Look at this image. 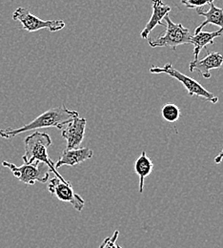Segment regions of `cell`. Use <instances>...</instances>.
<instances>
[{"label":"cell","mask_w":223,"mask_h":248,"mask_svg":"<svg viewBox=\"0 0 223 248\" xmlns=\"http://www.w3.org/2000/svg\"><path fill=\"white\" fill-rule=\"evenodd\" d=\"M25 154L22 156L24 163L39 161L45 163L50 170L61 181L66 182L63 177L58 172L54 161L48 155V148L52 145V140L46 133L34 132L24 140Z\"/></svg>","instance_id":"7a4b0ae2"},{"label":"cell","mask_w":223,"mask_h":248,"mask_svg":"<svg viewBox=\"0 0 223 248\" xmlns=\"http://www.w3.org/2000/svg\"><path fill=\"white\" fill-rule=\"evenodd\" d=\"M150 73H152V74H166V75L176 78L184 86L187 93L191 96L202 97L203 99H205L209 102H212V103L219 102V97L217 95H215L214 93L206 90L195 79L192 78L190 77H188V76L180 73L177 69H175L171 63H166L163 67L152 66L150 68Z\"/></svg>","instance_id":"277c9868"},{"label":"cell","mask_w":223,"mask_h":248,"mask_svg":"<svg viewBox=\"0 0 223 248\" xmlns=\"http://www.w3.org/2000/svg\"><path fill=\"white\" fill-rule=\"evenodd\" d=\"M223 160V149L222 150V152L219 154V155H217L216 157H215V162L217 163V164H219V163H221L222 161Z\"/></svg>","instance_id":"ac0fdd59"},{"label":"cell","mask_w":223,"mask_h":248,"mask_svg":"<svg viewBox=\"0 0 223 248\" xmlns=\"http://www.w3.org/2000/svg\"><path fill=\"white\" fill-rule=\"evenodd\" d=\"M161 116L167 123L174 124L180 118L179 107L174 103H166L161 108Z\"/></svg>","instance_id":"9a60e30c"},{"label":"cell","mask_w":223,"mask_h":248,"mask_svg":"<svg viewBox=\"0 0 223 248\" xmlns=\"http://www.w3.org/2000/svg\"><path fill=\"white\" fill-rule=\"evenodd\" d=\"M78 117V112L69 110L65 105H62L60 107L49 109L48 111L39 115L32 122L25 124L22 127L0 129V137L3 139H12L25 132L50 127H56L61 130L66 124H69L70 122Z\"/></svg>","instance_id":"6da1fadb"},{"label":"cell","mask_w":223,"mask_h":248,"mask_svg":"<svg viewBox=\"0 0 223 248\" xmlns=\"http://www.w3.org/2000/svg\"><path fill=\"white\" fill-rule=\"evenodd\" d=\"M2 165L8 168L19 182L29 186H33L37 182L46 184L49 180L50 172H52L45 163L39 161L16 166L15 164L5 160L2 162Z\"/></svg>","instance_id":"5b68a950"},{"label":"cell","mask_w":223,"mask_h":248,"mask_svg":"<svg viewBox=\"0 0 223 248\" xmlns=\"http://www.w3.org/2000/svg\"><path fill=\"white\" fill-rule=\"evenodd\" d=\"M152 8L153 13L151 18L140 33L143 39H148L151 31L158 25H162L165 27V23H162V19L171 12V8L162 0H152Z\"/></svg>","instance_id":"30bf717a"},{"label":"cell","mask_w":223,"mask_h":248,"mask_svg":"<svg viewBox=\"0 0 223 248\" xmlns=\"http://www.w3.org/2000/svg\"><path fill=\"white\" fill-rule=\"evenodd\" d=\"M166 31L157 37L148 38L149 45L152 48L169 47L174 51L178 46L183 44H191L192 34L188 28H185L181 23H174L167 15L165 17Z\"/></svg>","instance_id":"3957f363"},{"label":"cell","mask_w":223,"mask_h":248,"mask_svg":"<svg viewBox=\"0 0 223 248\" xmlns=\"http://www.w3.org/2000/svg\"><path fill=\"white\" fill-rule=\"evenodd\" d=\"M94 156V152L90 148H76V149H66L62 152L58 162L55 164L56 168L61 166H75Z\"/></svg>","instance_id":"8fae6325"},{"label":"cell","mask_w":223,"mask_h":248,"mask_svg":"<svg viewBox=\"0 0 223 248\" xmlns=\"http://www.w3.org/2000/svg\"><path fill=\"white\" fill-rule=\"evenodd\" d=\"M48 191L58 200L71 203L78 212L82 211L84 208L85 201L81 198V196L74 192L70 182H63L58 177H55L50 180L48 184Z\"/></svg>","instance_id":"52a82bcc"},{"label":"cell","mask_w":223,"mask_h":248,"mask_svg":"<svg viewBox=\"0 0 223 248\" xmlns=\"http://www.w3.org/2000/svg\"><path fill=\"white\" fill-rule=\"evenodd\" d=\"M87 121L86 119L75 118L61 129V136L67 141L66 149L79 148L84 140Z\"/></svg>","instance_id":"ba28073f"},{"label":"cell","mask_w":223,"mask_h":248,"mask_svg":"<svg viewBox=\"0 0 223 248\" xmlns=\"http://www.w3.org/2000/svg\"><path fill=\"white\" fill-rule=\"evenodd\" d=\"M154 170V163L151 158L147 155L146 152L143 151L139 155L134 163V171L139 177V193H143L145 179L150 176Z\"/></svg>","instance_id":"5bb4252c"},{"label":"cell","mask_w":223,"mask_h":248,"mask_svg":"<svg viewBox=\"0 0 223 248\" xmlns=\"http://www.w3.org/2000/svg\"><path fill=\"white\" fill-rule=\"evenodd\" d=\"M210 9L207 12H204L200 10L199 8L196 9V13L198 16H204L205 20L194 30V33H197L198 31H201L205 26L207 25H216L220 27L223 31V9L219 8L214 5V2L209 4Z\"/></svg>","instance_id":"4fadbf2b"},{"label":"cell","mask_w":223,"mask_h":248,"mask_svg":"<svg viewBox=\"0 0 223 248\" xmlns=\"http://www.w3.org/2000/svg\"><path fill=\"white\" fill-rule=\"evenodd\" d=\"M223 31L220 29L219 31L208 32V31H198L192 35L191 44L193 45V61H197L200 52L204 49L207 50L208 45H213L215 43V39L221 35H223Z\"/></svg>","instance_id":"7c38bea8"},{"label":"cell","mask_w":223,"mask_h":248,"mask_svg":"<svg viewBox=\"0 0 223 248\" xmlns=\"http://www.w3.org/2000/svg\"><path fill=\"white\" fill-rule=\"evenodd\" d=\"M13 19L21 23L25 31L32 32L42 29H48L50 31H59L65 27L63 20H42L30 11L23 7H18L13 14Z\"/></svg>","instance_id":"8992f818"},{"label":"cell","mask_w":223,"mask_h":248,"mask_svg":"<svg viewBox=\"0 0 223 248\" xmlns=\"http://www.w3.org/2000/svg\"><path fill=\"white\" fill-rule=\"evenodd\" d=\"M215 0H180V2L185 5L188 9H197L205 5L213 3Z\"/></svg>","instance_id":"2e32d148"},{"label":"cell","mask_w":223,"mask_h":248,"mask_svg":"<svg viewBox=\"0 0 223 248\" xmlns=\"http://www.w3.org/2000/svg\"><path fill=\"white\" fill-rule=\"evenodd\" d=\"M119 234V232L118 230H116V231L114 232V234H113L111 237L107 238V239L102 243V245L100 246V248H121L117 245V240H118Z\"/></svg>","instance_id":"e0dca14e"},{"label":"cell","mask_w":223,"mask_h":248,"mask_svg":"<svg viewBox=\"0 0 223 248\" xmlns=\"http://www.w3.org/2000/svg\"><path fill=\"white\" fill-rule=\"evenodd\" d=\"M207 55L203 60L193 61L190 63V72H197L204 78H210V71L220 69L223 66V55L221 53L209 52L205 50Z\"/></svg>","instance_id":"9c48e42d"}]
</instances>
